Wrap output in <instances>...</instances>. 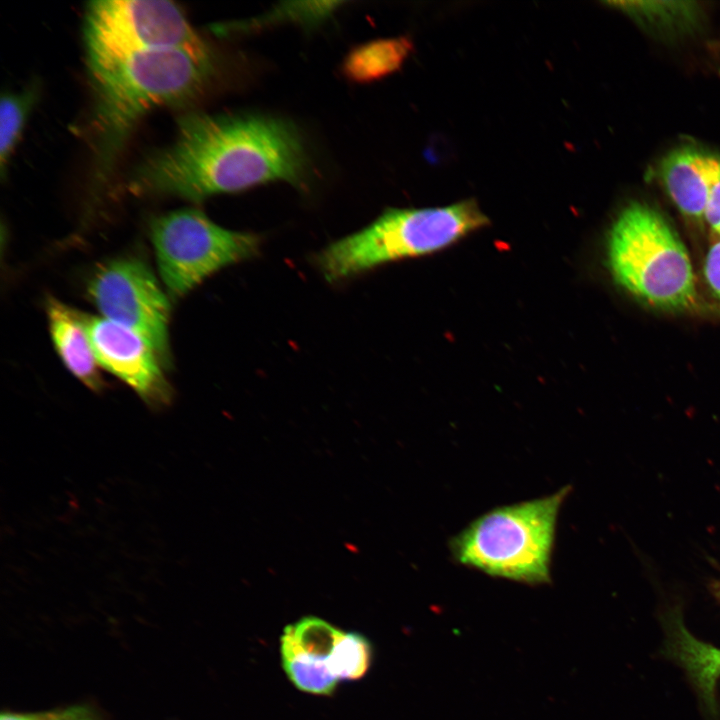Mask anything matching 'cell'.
<instances>
[{
    "instance_id": "obj_3",
    "label": "cell",
    "mask_w": 720,
    "mask_h": 720,
    "mask_svg": "<svg viewBox=\"0 0 720 720\" xmlns=\"http://www.w3.org/2000/svg\"><path fill=\"white\" fill-rule=\"evenodd\" d=\"M569 491L565 486L546 497L481 515L452 539L454 558L490 576L549 583L557 517Z\"/></svg>"
},
{
    "instance_id": "obj_14",
    "label": "cell",
    "mask_w": 720,
    "mask_h": 720,
    "mask_svg": "<svg viewBox=\"0 0 720 720\" xmlns=\"http://www.w3.org/2000/svg\"><path fill=\"white\" fill-rule=\"evenodd\" d=\"M674 651L710 707L720 677V649L695 638L681 624L674 631Z\"/></svg>"
},
{
    "instance_id": "obj_4",
    "label": "cell",
    "mask_w": 720,
    "mask_h": 720,
    "mask_svg": "<svg viewBox=\"0 0 720 720\" xmlns=\"http://www.w3.org/2000/svg\"><path fill=\"white\" fill-rule=\"evenodd\" d=\"M473 200L422 209H388L366 228L322 250L317 264L336 282L384 263L441 250L485 226Z\"/></svg>"
},
{
    "instance_id": "obj_11",
    "label": "cell",
    "mask_w": 720,
    "mask_h": 720,
    "mask_svg": "<svg viewBox=\"0 0 720 720\" xmlns=\"http://www.w3.org/2000/svg\"><path fill=\"white\" fill-rule=\"evenodd\" d=\"M47 314L51 338L66 368L89 389L99 392L104 380L86 329L85 314L50 298Z\"/></svg>"
},
{
    "instance_id": "obj_7",
    "label": "cell",
    "mask_w": 720,
    "mask_h": 720,
    "mask_svg": "<svg viewBox=\"0 0 720 720\" xmlns=\"http://www.w3.org/2000/svg\"><path fill=\"white\" fill-rule=\"evenodd\" d=\"M150 234L162 281L173 299L220 269L255 256L260 247L257 235L227 230L194 208L154 218Z\"/></svg>"
},
{
    "instance_id": "obj_20",
    "label": "cell",
    "mask_w": 720,
    "mask_h": 720,
    "mask_svg": "<svg viewBox=\"0 0 720 720\" xmlns=\"http://www.w3.org/2000/svg\"><path fill=\"white\" fill-rule=\"evenodd\" d=\"M704 218L711 229L720 235V177L710 193Z\"/></svg>"
},
{
    "instance_id": "obj_21",
    "label": "cell",
    "mask_w": 720,
    "mask_h": 720,
    "mask_svg": "<svg viewBox=\"0 0 720 720\" xmlns=\"http://www.w3.org/2000/svg\"><path fill=\"white\" fill-rule=\"evenodd\" d=\"M43 720H99L94 712L85 706H73L61 711L44 714Z\"/></svg>"
},
{
    "instance_id": "obj_18",
    "label": "cell",
    "mask_w": 720,
    "mask_h": 720,
    "mask_svg": "<svg viewBox=\"0 0 720 720\" xmlns=\"http://www.w3.org/2000/svg\"><path fill=\"white\" fill-rule=\"evenodd\" d=\"M614 4L639 19L656 22L661 26H671L670 23L674 25L679 21L686 23L690 16L694 15V9L690 7L691 3L687 2H615Z\"/></svg>"
},
{
    "instance_id": "obj_16",
    "label": "cell",
    "mask_w": 720,
    "mask_h": 720,
    "mask_svg": "<svg viewBox=\"0 0 720 720\" xmlns=\"http://www.w3.org/2000/svg\"><path fill=\"white\" fill-rule=\"evenodd\" d=\"M372 649L360 633H345L327 659L330 672L339 680H357L368 670Z\"/></svg>"
},
{
    "instance_id": "obj_2",
    "label": "cell",
    "mask_w": 720,
    "mask_h": 720,
    "mask_svg": "<svg viewBox=\"0 0 720 720\" xmlns=\"http://www.w3.org/2000/svg\"><path fill=\"white\" fill-rule=\"evenodd\" d=\"M87 65L95 188L105 184L128 136L147 113L191 101L214 72L212 56L185 50L142 52Z\"/></svg>"
},
{
    "instance_id": "obj_12",
    "label": "cell",
    "mask_w": 720,
    "mask_h": 720,
    "mask_svg": "<svg viewBox=\"0 0 720 720\" xmlns=\"http://www.w3.org/2000/svg\"><path fill=\"white\" fill-rule=\"evenodd\" d=\"M344 632L327 621L306 616L284 628L281 636V660L301 658L326 661Z\"/></svg>"
},
{
    "instance_id": "obj_19",
    "label": "cell",
    "mask_w": 720,
    "mask_h": 720,
    "mask_svg": "<svg viewBox=\"0 0 720 720\" xmlns=\"http://www.w3.org/2000/svg\"><path fill=\"white\" fill-rule=\"evenodd\" d=\"M704 275L712 293L720 299V240L712 244L707 252Z\"/></svg>"
},
{
    "instance_id": "obj_17",
    "label": "cell",
    "mask_w": 720,
    "mask_h": 720,
    "mask_svg": "<svg viewBox=\"0 0 720 720\" xmlns=\"http://www.w3.org/2000/svg\"><path fill=\"white\" fill-rule=\"evenodd\" d=\"M282 667L296 688L316 695H330L339 679L329 670L326 661L301 658L283 659Z\"/></svg>"
},
{
    "instance_id": "obj_5",
    "label": "cell",
    "mask_w": 720,
    "mask_h": 720,
    "mask_svg": "<svg viewBox=\"0 0 720 720\" xmlns=\"http://www.w3.org/2000/svg\"><path fill=\"white\" fill-rule=\"evenodd\" d=\"M614 280L646 304L681 311L694 304L695 278L685 245L660 213L641 203L624 208L607 240Z\"/></svg>"
},
{
    "instance_id": "obj_8",
    "label": "cell",
    "mask_w": 720,
    "mask_h": 720,
    "mask_svg": "<svg viewBox=\"0 0 720 720\" xmlns=\"http://www.w3.org/2000/svg\"><path fill=\"white\" fill-rule=\"evenodd\" d=\"M87 290L102 317L139 333L168 365L169 302L147 264L135 257L105 262Z\"/></svg>"
},
{
    "instance_id": "obj_23",
    "label": "cell",
    "mask_w": 720,
    "mask_h": 720,
    "mask_svg": "<svg viewBox=\"0 0 720 720\" xmlns=\"http://www.w3.org/2000/svg\"><path fill=\"white\" fill-rule=\"evenodd\" d=\"M714 592L718 599L720 600V582L715 586Z\"/></svg>"
},
{
    "instance_id": "obj_6",
    "label": "cell",
    "mask_w": 720,
    "mask_h": 720,
    "mask_svg": "<svg viewBox=\"0 0 720 720\" xmlns=\"http://www.w3.org/2000/svg\"><path fill=\"white\" fill-rule=\"evenodd\" d=\"M87 62H104L150 51L211 50L176 3L167 0H96L83 20Z\"/></svg>"
},
{
    "instance_id": "obj_13",
    "label": "cell",
    "mask_w": 720,
    "mask_h": 720,
    "mask_svg": "<svg viewBox=\"0 0 720 720\" xmlns=\"http://www.w3.org/2000/svg\"><path fill=\"white\" fill-rule=\"evenodd\" d=\"M412 46L406 38L376 40L362 45L347 56L344 73L357 82L384 77L401 66Z\"/></svg>"
},
{
    "instance_id": "obj_9",
    "label": "cell",
    "mask_w": 720,
    "mask_h": 720,
    "mask_svg": "<svg viewBox=\"0 0 720 720\" xmlns=\"http://www.w3.org/2000/svg\"><path fill=\"white\" fill-rule=\"evenodd\" d=\"M86 329L100 366L129 385L152 409L172 401L161 359L139 333L104 317H85Z\"/></svg>"
},
{
    "instance_id": "obj_10",
    "label": "cell",
    "mask_w": 720,
    "mask_h": 720,
    "mask_svg": "<svg viewBox=\"0 0 720 720\" xmlns=\"http://www.w3.org/2000/svg\"><path fill=\"white\" fill-rule=\"evenodd\" d=\"M659 177L680 212L700 220L720 177V158L695 147H681L662 160Z\"/></svg>"
},
{
    "instance_id": "obj_22",
    "label": "cell",
    "mask_w": 720,
    "mask_h": 720,
    "mask_svg": "<svg viewBox=\"0 0 720 720\" xmlns=\"http://www.w3.org/2000/svg\"><path fill=\"white\" fill-rule=\"evenodd\" d=\"M44 714L3 713L0 720H43Z\"/></svg>"
},
{
    "instance_id": "obj_1",
    "label": "cell",
    "mask_w": 720,
    "mask_h": 720,
    "mask_svg": "<svg viewBox=\"0 0 720 720\" xmlns=\"http://www.w3.org/2000/svg\"><path fill=\"white\" fill-rule=\"evenodd\" d=\"M308 159L288 121L258 115H183L173 140L131 173L135 194L200 202L270 181L303 185Z\"/></svg>"
},
{
    "instance_id": "obj_15",
    "label": "cell",
    "mask_w": 720,
    "mask_h": 720,
    "mask_svg": "<svg viewBox=\"0 0 720 720\" xmlns=\"http://www.w3.org/2000/svg\"><path fill=\"white\" fill-rule=\"evenodd\" d=\"M37 97L35 86L2 96L0 105V164L2 176L18 144Z\"/></svg>"
}]
</instances>
